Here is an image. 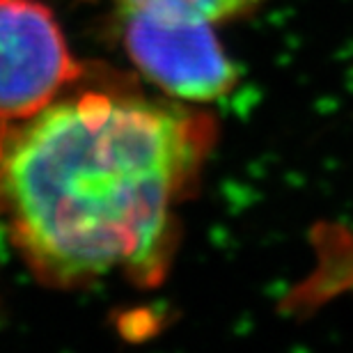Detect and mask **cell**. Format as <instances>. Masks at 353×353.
Masks as SVG:
<instances>
[{
    "instance_id": "cell-4",
    "label": "cell",
    "mask_w": 353,
    "mask_h": 353,
    "mask_svg": "<svg viewBox=\"0 0 353 353\" xmlns=\"http://www.w3.org/2000/svg\"><path fill=\"white\" fill-rule=\"evenodd\" d=\"M115 3L122 7V12L136 10V7H152V10L193 14V17L216 23V21L243 14L245 10L255 7L259 0H115Z\"/></svg>"
},
{
    "instance_id": "cell-1",
    "label": "cell",
    "mask_w": 353,
    "mask_h": 353,
    "mask_svg": "<svg viewBox=\"0 0 353 353\" xmlns=\"http://www.w3.org/2000/svg\"><path fill=\"white\" fill-rule=\"evenodd\" d=\"M214 124L140 99L53 101L0 136V211L12 243L48 285L122 271L154 278L172 211L207 157Z\"/></svg>"
},
{
    "instance_id": "cell-3",
    "label": "cell",
    "mask_w": 353,
    "mask_h": 353,
    "mask_svg": "<svg viewBox=\"0 0 353 353\" xmlns=\"http://www.w3.org/2000/svg\"><path fill=\"white\" fill-rule=\"evenodd\" d=\"M79 74L58 19L41 0H0V122L37 115Z\"/></svg>"
},
{
    "instance_id": "cell-2",
    "label": "cell",
    "mask_w": 353,
    "mask_h": 353,
    "mask_svg": "<svg viewBox=\"0 0 353 353\" xmlns=\"http://www.w3.org/2000/svg\"><path fill=\"white\" fill-rule=\"evenodd\" d=\"M124 46L147 79L186 101H216L236 83L214 23L193 14L124 10Z\"/></svg>"
}]
</instances>
